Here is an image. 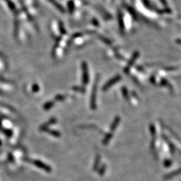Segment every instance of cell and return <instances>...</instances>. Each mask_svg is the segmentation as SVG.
I'll return each instance as SVG.
<instances>
[{
	"label": "cell",
	"instance_id": "obj_4",
	"mask_svg": "<svg viewBox=\"0 0 181 181\" xmlns=\"http://www.w3.org/2000/svg\"><path fill=\"white\" fill-rule=\"evenodd\" d=\"M138 56H139V53H138V52H136V53L134 54L133 57H132V58L131 59V60H130V62H129L128 65H127L126 68H125V69H124L125 73H126V74L128 73V72H129V70H130V68H131L132 65H134V63H135V61L136 59H137V58L138 57Z\"/></svg>",
	"mask_w": 181,
	"mask_h": 181
},
{
	"label": "cell",
	"instance_id": "obj_7",
	"mask_svg": "<svg viewBox=\"0 0 181 181\" xmlns=\"http://www.w3.org/2000/svg\"><path fill=\"white\" fill-rule=\"evenodd\" d=\"M122 93H123V95L125 97V99L127 100L129 99V94L128 92V90L126 87H122Z\"/></svg>",
	"mask_w": 181,
	"mask_h": 181
},
{
	"label": "cell",
	"instance_id": "obj_6",
	"mask_svg": "<svg viewBox=\"0 0 181 181\" xmlns=\"http://www.w3.org/2000/svg\"><path fill=\"white\" fill-rule=\"evenodd\" d=\"M111 138H112V134L111 133L107 134V135H106L105 138H104L103 141V143L104 145L107 144V143H109V142L110 140L111 139Z\"/></svg>",
	"mask_w": 181,
	"mask_h": 181
},
{
	"label": "cell",
	"instance_id": "obj_9",
	"mask_svg": "<svg viewBox=\"0 0 181 181\" xmlns=\"http://www.w3.org/2000/svg\"><path fill=\"white\" fill-rule=\"evenodd\" d=\"M150 131H151V134H152V136H153V137H154L155 134H156V130H155L154 126H153V125H151Z\"/></svg>",
	"mask_w": 181,
	"mask_h": 181
},
{
	"label": "cell",
	"instance_id": "obj_5",
	"mask_svg": "<svg viewBox=\"0 0 181 181\" xmlns=\"http://www.w3.org/2000/svg\"><path fill=\"white\" fill-rule=\"evenodd\" d=\"M119 122H120V117H116L113 121V123H112V125L111 126V131L113 132L114 130L116 129L117 125L119 124Z\"/></svg>",
	"mask_w": 181,
	"mask_h": 181
},
{
	"label": "cell",
	"instance_id": "obj_10",
	"mask_svg": "<svg viewBox=\"0 0 181 181\" xmlns=\"http://www.w3.org/2000/svg\"><path fill=\"white\" fill-rule=\"evenodd\" d=\"M99 156H97V160H96V162H95V167H94V168H96V167H97V166L99 165Z\"/></svg>",
	"mask_w": 181,
	"mask_h": 181
},
{
	"label": "cell",
	"instance_id": "obj_8",
	"mask_svg": "<svg viewBox=\"0 0 181 181\" xmlns=\"http://www.w3.org/2000/svg\"><path fill=\"white\" fill-rule=\"evenodd\" d=\"M36 166H38V167H40V168H44V169L47 170H48V169H47V168H48V167H46V166L44 165H43V164L40 163V162H36Z\"/></svg>",
	"mask_w": 181,
	"mask_h": 181
},
{
	"label": "cell",
	"instance_id": "obj_1",
	"mask_svg": "<svg viewBox=\"0 0 181 181\" xmlns=\"http://www.w3.org/2000/svg\"><path fill=\"white\" fill-rule=\"evenodd\" d=\"M99 79V75L97 77L95 83L94 87H93V90L92 92V95H91V107L93 109H96V95H97V83Z\"/></svg>",
	"mask_w": 181,
	"mask_h": 181
},
{
	"label": "cell",
	"instance_id": "obj_3",
	"mask_svg": "<svg viewBox=\"0 0 181 181\" xmlns=\"http://www.w3.org/2000/svg\"><path fill=\"white\" fill-rule=\"evenodd\" d=\"M83 67V83L84 85H87L89 82V73H88V68H87V63H83L82 64Z\"/></svg>",
	"mask_w": 181,
	"mask_h": 181
},
{
	"label": "cell",
	"instance_id": "obj_2",
	"mask_svg": "<svg viewBox=\"0 0 181 181\" xmlns=\"http://www.w3.org/2000/svg\"><path fill=\"white\" fill-rule=\"evenodd\" d=\"M121 76L120 75H117L116 76H115L114 78L111 79V80H109V81L107 82V83L105 84V85L103 87V91H107L109 87H111L112 85H113L115 83H117V81H119L121 80Z\"/></svg>",
	"mask_w": 181,
	"mask_h": 181
}]
</instances>
